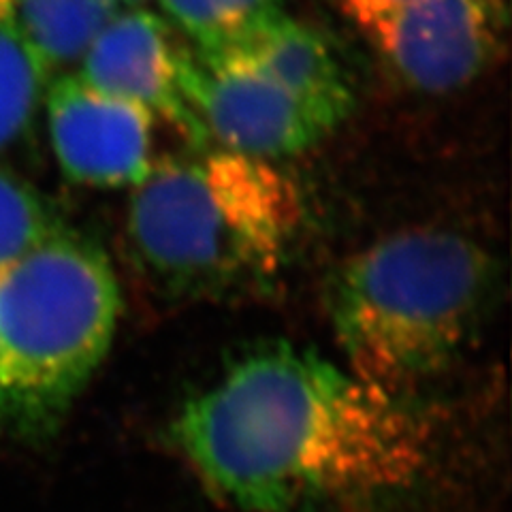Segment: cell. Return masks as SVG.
Instances as JSON below:
<instances>
[{
    "label": "cell",
    "mask_w": 512,
    "mask_h": 512,
    "mask_svg": "<svg viewBox=\"0 0 512 512\" xmlns=\"http://www.w3.org/2000/svg\"><path fill=\"white\" fill-rule=\"evenodd\" d=\"M175 444L246 512L374 506L421 478L431 434L393 397L308 348L267 344L190 397Z\"/></svg>",
    "instance_id": "cell-1"
},
{
    "label": "cell",
    "mask_w": 512,
    "mask_h": 512,
    "mask_svg": "<svg viewBox=\"0 0 512 512\" xmlns=\"http://www.w3.org/2000/svg\"><path fill=\"white\" fill-rule=\"evenodd\" d=\"M301 222L299 192L274 163L207 146L135 186L124 242L160 295L220 299L274 280Z\"/></svg>",
    "instance_id": "cell-2"
},
{
    "label": "cell",
    "mask_w": 512,
    "mask_h": 512,
    "mask_svg": "<svg viewBox=\"0 0 512 512\" xmlns=\"http://www.w3.org/2000/svg\"><path fill=\"white\" fill-rule=\"evenodd\" d=\"M493 280L491 256L442 229L397 233L352 256L327 297L348 372L393 397L436 378L478 329Z\"/></svg>",
    "instance_id": "cell-3"
},
{
    "label": "cell",
    "mask_w": 512,
    "mask_h": 512,
    "mask_svg": "<svg viewBox=\"0 0 512 512\" xmlns=\"http://www.w3.org/2000/svg\"><path fill=\"white\" fill-rule=\"evenodd\" d=\"M120 288L92 239L60 229L0 276V431L50 436L114 342Z\"/></svg>",
    "instance_id": "cell-4"
},
{
    "label": "cell",
    "mask_w": 512,
    "mask_h": 512,
    "mask_svg": "<svg viewBox=\"0 0 512 512\" xmlns=\"http://www.w3.org/2000/svg\"><path fill=\"white\" fill-rule=\"evenodd\" d=\"M184 99L207 143L274 163L327 137L295 96L242 52H184Z\"/></svg>",
    "instance_id": "cell-5"
},
{
    "label": "cell",
    "mask_w": 512,
    "mask_h": 512,
    "mask_svg": "<svg viewBox=\"0 0 512 512\" xmlns=\"http://www.w3.org/2000/svg\"><path fill=\"white\" fill-rule=\"evenodd\" d=\"M498 22L478 0H406L357 28L406 86L448 92L487 67Z\"/></svg>",
    "instance_id": "cell-6"
},
{
    "label": "cell",
    "mask_w": 512,
    "mask_h": 512,
    "mask_svg": "<svg viewBox=\"0 0 512 512\" xmlns=\"http://www.w3.org/2000/svg\"><path fill=\"white\" fill-rule=\"evenodd\" d=\"M58 165L69 180L94 188L139 186L152 171L148 109L62 75L45 96Z\"/></svg>",
    "instance_id": "cell-7"
},
{
    "label": "cell",
    "mask_w": 512,
    "mask_h": 512,
    "mask_svg": "<svg viewBox=\"0 0 512 512\" xmlns=\"http://www.w3.org/2000/svg\"><path fill=\"white\" fill-rule=\"evenodd\" d=\"M182 47L165 20L146 9L118 11L82 58L77 77L116 99L165 118L197 148H207L203 128L184 99Z\"/></svg>",
    "instance_id": "cell-8"
},
{
    "label": "cell",
    "mask_w": 512,
    "mask_h": 512,
    "mask_svg": "<svg viewBox=\"0 0 512 512\" xmlns=\"http://www.w3.org/2000/svg\"><path fill=\"white\" fill-rule=\"evenodd\" d=\"M231 52V50H227ZM265 69L331 133L355 107L342 64L310 26L282 13L233 47Z\"/></svg>",
    "instance_id": "cell-9"
},
{
    "label": "cell",
    "mask_w": 512,
    "mask_h": 512,
    "mask_svg": "<svg viewBox=\"0 0 512 512\" xmlns=\"http://www.w3.org/2000/svg\"><path fill=\"white\" fill-rule=\"evenodd\" d=\"M120 9L116 0H15L11 20L50 71L82 60Z\"/></svg>",
    "instance_id": "cell-10"
},
{
    "label": "cell",
    "mask_w": 512,
    "mask_h": 512,
    "mask_svg": "<svg viewBox=\"0 0 512 512\" xmlns=\"http://www.w3.org/2000/svg\"><path fill=\"white\" fill-rule=\"evenodd\" d=\"M199 52H227L284 13V0H158Z\"/></svg>",
    "instance_id": "cell-11"
},
{
    "label": "cell",
    "mask_w": 512,
    "mask_h": 512,
    "mask_svg": "<svg viewBox=\"0 0 512 512\" xmlns=\"http://www.w3.org/2000/svg\"><path fill=\"white\" fill-rule=\"evenodd\" d=\"M45 82L47 71L13 20L0 22V152L26 133Z\"/></svg>",
    "instance_id": "cell-12"
},
{
    "label": "cell",
    "mask_w": 512,
    "mask_h": 512,
    "mask_svg": "<svg viewBox=\"0 0 512 512\" xmlns=\"http://www.w3.org/2000/svg\"><path fill=\"white\" fill-rule=\"evenodd\" d=\"M60 229L39 192L0 167V276Z\"/></svg>",
    "instance_id": "cell-13"
},
{
    "label": "cell",
    "mask_w": 512,
    "mask_h": 512,
    "mask_svg": "<svg viewBox=\"0 0 512 512\" xmlns=\"http://www.w3.org/2000/svg\"><path fill=\"white\" fill-rule=\"evenodd\" d=\"M399 3H406V0H342V9L357 26L363 20L372 18V15H376L384 9H391Z\"/></svg>",
    "instance_id": "cell-14"
},
{
    "label": "cell",
    "mask_w": 512,
    "mask_h": 512,
    "mask_svg": "<svg viewBox=\"0 0 512 512\" xmlns=\"http://www.w3.org/2000/svg\"><path fill=\"white\" fill-rule=\"evenodd\" d=\"M478 3H483L493 15H498V18L502 20L504 18V0H478Z\"/></svg>",
    "instance_id": "cell-15"
},
{
    "label": "cell",
    "mask_w": 512,
    "mask_h": 512,
    "mask_svg": "<svg viewBox=\"0 0 512 512\" xmlns=\"http://www.w3.org/2000/svg\"><path fill=\"white\" fill-rule=\"evenodd\" d=\"M13 5H15V0H0V22L11 20Z\"/></svg>",
    "instance_id": "cell-16"
},
{
    "label": "cell",
    "mask_w": 512,
    "mask_h": 512,
    "mask_svg": "<svg viewBox=\"0 0 512 512\" xmlns=\"http://www.w3.org/2000/svg\"><path fill=\"white\" fill-rule=\"evenodd\" d=\"M116 3L122 7V5H137V3H141V0H116Z\"/></svg>",
    "instance_id": "cell-17"
}]
</instances>
